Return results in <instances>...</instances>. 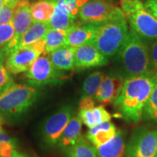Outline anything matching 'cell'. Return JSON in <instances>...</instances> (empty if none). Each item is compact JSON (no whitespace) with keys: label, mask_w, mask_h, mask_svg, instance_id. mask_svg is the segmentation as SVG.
Listing matches in <instances>:
<instances>
[{"label":"cell","mask_w":157,"mask_h":157,"mask_svg":"<svg viewBox=\"0 0 157 157\" xmlns=\"http://www.w3.org/2000/svg\"><path fill=\"white\" fill-rule=\"evenodd\" d=\"M157 83V73L151 70L124 80L119 97L113 103L119 115L129 123H137Z\"/></svg>","instance_id":"cell-1"},{"label":"cell","mask_w":157,"mask_h":157,"mask_svg":"<svg viewBox=\"0 0 157 157\" xmlns=\"http://www.w3.org/2000/svg\"><path fill=\"white\" fill-rule=\"evenodd\" d=\"M113 57L116 71L124 79L153 70L148 44L131 29L123 46Z\"/></svg>","instance_id":"cell-2"},{"label":"cell","mask_w":157,"mask_h":157,"mask_svg":"<svg viewBox=\"0 0 157 157\" xmlns=\"http://www.w3.org/2000/svg\"><path fill=\"white\" fill-rule=\"evenodd\" d=\"M39 90L29 84L14 83L0 90V116L17 118L29 111L38 99Z\"/></svg>","instance_id":"cell-3"},{"label":"cell","mask_w":157,"mask_h":157,"mask_svg":"<svg viewBox=\"0 0 157 157\" xmlns=\"http://www.w3.org/2000/svg\"><path fill=\"white\" fill-rule=\"evenodd\" d=\"M128 33L127 19L123 16L98 25L92 44L107 58L113 57L123 46Z\"/></svg>","instance_id":"cell-4"},{"label":"cell","mask_w":157,"mask_h":157,"mask_svg":"<svg viewBox=\"0 0 157 157\" xmlns=\"http://www.w3.org/2000/svg\"><path fill=\"white\" fill-rule=\"evenodd\" d=\"M121 10L137 35L149 44L157 39V20L145 8L141 0H121Z\"/></svg>","instance_id":"cell-5"},{"label":"cell","mask_w":157,"mask_h":157,"mask_svg":"<svg viewBox=\"0 0 157 157\" xmlns=\"http://www.w3.org/2000/svg\"><path fill=\"white\" fill-rule=\"evenodd\" d=\"M123 16L121 8L114 5L111 0H90L78 13L81 22L98 25Z\"/></svg>","instance_id":"cell-6"},{"label":"cell","mask_w":157,"mask_h":157,"mask_svg":"<svg viewBox=\"0 0 157 157\" xmlns=\"http://www.w3.org/2000/svg\"><path fill=\"white\" fill-rule=\"evenodd\" d=\"M28 84L35 87L45 85H55L63 82L66 78L63 71L55 67L45 55L39 56L25 74Z\"/></svg>","instance_id":"cell-7"},{"label":"cell","mask_w":157,"mask_h":157,"mask_svg":"<svg viewBox=\"0 0 157 157\" xmlns=\"http://www.w3.org/2000/svg\"><path fill=\"white\" fill-rule=\"evenodd\" d=\"M44 38L30 46L15 49L6 58L5 68L15 75L28 71L36 59L44 53Z\"/></svg>","instance_id":"cell-8"},{"label":"cell","mask_w":157,"mask_h":157,"mask_svg":"<svg viewBox=\"0 0 157 157\" xmlns=\"http://www.w3.org/2000/svg\"><path fill=\"white\" fill-rule=\"evenodd\" d=\"M76 115L73 106L63 105L44 121L42 129V140L47 146L58 145V140L66 125Z\"/></svg>","instance_id":"cell-9"},{"label":"cell","mask_w":157,"mask_h":157,"mask_svg":"<svg viewBox=\"0 0 157 157\" xmlns=\"http://www.w3.org/2000/svg\"><path fill=\"white\" fill-rule=\"evenodd\" d=\"M126 152L127 157H156L157 130L138 129L131 137Z\"/></svg>","instance_id":"cell-10"},{"label":"cell","mask_w":157,"mask_h":157,"mask_svg":"<svg viewBox=\"0 0 157 157\" xmlns=\"http://www.w3.org/2000/svg\"><path fill=\"white\" fill-rule=\"evenodd\" d=\"M31 7V5L29 0H19L17 3L14 15L12 20L14 25L15 35L10 42L3 48L6 56L15 50L19 39L32 24Z\"/></svg>","instance_id":"cell-11"},{"label":"cell","mask_w":157,"mask_h":157,"mask_svg":"<svg viewBox=\"0 0 157 157\" xmlns=\"http://www.w3.org/2000/svg\"><path fill=\"white\" fill-rule=\"evenodd\" d=\"M109 63V59L92 43L74 48V69L80 71L88 68L100 67Z\"/></svg>","instance_id":"cell-12"},{"label":"cell","mask_w":157,"mask_h":157,"mask_svg":"<svg viewBox=\"0 0 157 157\" xmlns=\"http://www.w3.org/2000/svg\"><path fill=\"white\" fill-rule=\"evenodd\" d=\"M124 80L117 71L105 74L95 100L104 105L113 103L121 93Z\"/></svg>","instance_id":"cell-13"},{"label":"cell","mask_w":157,"mask_h":157,"mask_svg":"<svg viewBox=\"0 0 157 157\" xmlns=\"http://www.w3.org/2000/svg\"><path fill=\"white\" fill-rule=\"evenodd\" d=\"M98 25L92 23H76L68 29L66 46L76 48L82 45L92 43L97 32Z\"/></svg>","instance_id":"cell-14"},{"label":"cell","mask_w":157,"mask_h":157,"mask_svg":"<svg viewBox=\"0 0 157 157\" xmlns=\"http://www.w3.org/2000/svg\"><path fill=\"white\" fill-rule=\"evenodd\" d=\"M95 148L98 157H124L126 152L124 135L121 130H117L112 139Z\"/></svg>","instance_id":"cell-15"},{"label":"cell","mask_w":157,"mask_h":157,"mask_svg":"<svg viewBox=\"0 0 157 157\" xmlns=\"http://www.w3.org/2000/svg\"><path fill=\"white\" fill-rule=\"evenodd\" d=\"M117 132V127L113 123L105 121L90 128L86 134V138L95 147H97L112 139Z\"/></svg>","instance_id":"cell-16"},{"label":"cell","mask_w":157,"mask_h":157,"mask_svg":"<svg viewBox=\"0 0 157 157\" xmlns=\"http://www.w3.org/2000/svg\"><path fill=\"white\" fill-rule=\"evenodd\" d=\"M82 120L78 114L71 119L58 140V146L62 149L67 150L72 146L81 137Z\"/></svg>","instance_id":"cell-17"},{"label":"cell","mask_w":157,"mask_h":157,"mask_svg":"<svg viewBox=\"0 0 157 157\" xmlns=\"http://www.w3.org/2000/svg\"><path fill=\"white\" fill-rule=\"evenodd\" d=\"M48 55L57 69L63 71L74 69V48L64 46Z\"/></svg>","instance_id":"cell-18"},{"label":"cell","mask_w":157,"mask_h":157,"mask_svg":"<svg viewBox=\"0 0 157 157\" xmlns=\"http://www.w3.org/2000/svg\"><path fill=\"white\" fill-rule=\"evenodd\" d=\"M50 29L48 22H33L30 28L19 39L15 49L34 44V43L44 38Z\"/></svg>","instance_id":"cell-19"},{"label":"cell","mask_w":157,"mask_h":157,"mask_svg":"<svg viewBox=\"0 0 157 157\" xmlns=\"http://www.w3.org/2000/svg\"><path fill=\"white\" fill-rule=\"evenodd\" d=\"M56 7L55 0H39L31 4L33 22H49L55 14Z\"/></svg>","instance_id":"cell-20"},{"label":"cell","mask_w":157,"mask_h":157,"mask_svg":"<svg viewBox=\"0 0 157 157\" xmlns=\"http://www.w3.org/2000/svg\"><path fill=\"white\" fill-rule=\"evenodd\" d=\"M68 30L50 29L44 37L45 51L44 54H49L62 47L66 46Z\"/></svg>","instance_id":"cell-21"},{"label":"cell","mask_w":157,"mask_h":157,"mask_svg":"<svg viewBox=\"0 0 157 157\" xmlns=\"http://www.w3.org/2000/svg\"><path fill=\"white\" fill-rule=\"evenodd\" d=\"M66 151L67 157H98L95 147L82 136Z\"/></svg>","instance_id":"cell-22"},{"label":"cell","mask_w":157,"mask_h":157,"mask_svg":"<svg viewBox=\"0 0 157 157\" xmlns=\"http://www.w3.org/2000/svg\"><path fill=\"white\" fill-rule=\"evenodd\" d=\"M104 76H105V74L99 71L90 74L84 81L82 96L95 98Z\"/></svg>","instance_id":"cell-23"},{"label":"cell","mask_w":157,"mask_h":157,"mask_svg":"<svg viewBox=\"0 0 157 157\" xmlns=\"http://www.w3.org/2000/svg\"><path fill=\"white\" fill-rule=\"evenodd\" d=\"M76 23H78L77 19L71 17L64 12L59 10L56 8V7L54 15L48 22L50 29L62 30H68Z\"/></svg>","instance_id":"cell-24"},{"label":"cell","mask_w":157,"mask_h":157,"mask_svg":"<svg viewBox=\"0 0 157 157\" xmlns=\"http://www.w3.org/2000/svg\"><path fill=\"white\" fill-rule=\"evenodd\" d=\"M56 8L64 12L76 19L78 18L79 10L90 0H55Z\"/></svg>","instance_id":"cell-25"},{"label":"cell","mask_w":157,"mask_h":157,"mask_svg":"<svg viewBox=\"0 0 157 157\" xmlns=\"http://www.w3.org/2000/svg\"><path fill=\"white\" fill-rule=\"evenodd\" d=\"M143 118L145 120L157 121V83L145 105Z\"/></svg>","instance_id":"cell-26"},{"label":"cell","mask_w":157,"mask_h":157,"mask_svg":"<svg viewBox=\"0 0 157 157\" xmlns=\"http://www.w3.org/2000/svg\"><path fill=\"white\" fill-rule=\"evenodd\" d=\"M19 0H8L0 10V25L11 22L14 15L15 10Z\"/></svg>","instance_id":"cell-27"},{"label":"cell","mask_w":157,"mask_h":157,"mask_svg":"<svg viewBox=\"0 0 157 157\" xmlns=\"http://www.w3.org/2000/svg\"><path fill=\"white\" fill-rule=\"evenodd\" d=\"M15 29L13 21L6 24L0 25V48H4L13 39Z\"/></svg>","instance_id":"cell-28"},{"label":"cell","mask_w":157,"mask_h":157,"mask_svg":"<svg viewBox=\"0 0 157 157\" xmlns=\"http://www.w3.org/2000/svg\"><path fill=\"white\" fill-rule=\"evenodd\" d=\"M17 140L0 143V157H13L17 152Z\"/></svg>","instance_id":"cell-29"},{"label":"cell","mask_w":157,"mask_h":157,"mask_svg":"<svg viewBox=\"0 0 157 157\" xmlns=\"http://www.w3.org/2000/svg\"><path fill=\"white\" fill-rule=\"evenodd\" d=\"M78 116L81 119L82 122L84 123L88 128H93L97 125L95 121V117H94L93 109H81L78 110Z\"/></svg>","instance_id":"cell-30"},{"label":"cell","mask_w":157,"mask_h":157,"mask_svg":"<svg viewBox=\"0 0 157 157\" xmlns=\"http://www.w3.org/2000/svg\"><path fill=\"white\" fill-rule=\"evenodd\" d=\"M93 112L95 117L96 124H101L105 121H110L111 119V115L105 109L103 105H100L93 109Z\"/></svg>","instance_id":"cell-31"},{"label":"cell","mask_w":157,"mask_h":157,"mask_svg":"<svg viewBox=\"0 0 157 157\" xmlns=\"http://www.w3.org/2000/svg\"><path fill=\"white\" fill-rule=\"evenodd\" d=\"M14 83L11 74L4 66V65H0V90L8 87Z\"/></svg>","instance_id":"cell-32"},{"label":"cell","mask_w":157,"mask_h":157,"mask_svg":"<svg viewBox=\"0 0 157 157\" xmlns=\"http://www.w3.org/2000/svg\"><path fill=\"white\" fill-rule=\"evenodd\" d=\"M148 48L150 60L153 69L157 73V39L149 43Z\"/></svg>","instance_id":"cell-33"},{"label":"cell","mask_w":157,"mask_h":157,"mask_svg":"<svg viewBox=\"0 0 157 157\" xmlns=\"http://www.w3.org/2000/svg\"><path fill=\"white\" fill-rule=\"evenodd\" d=\"M95 98L87 97V96H82L79 102V107L78 110L81 109H93L95 106Z\"/></svg>","instance_id":"cell-34"},{"label":"cell","mask_w":157,"mask_h":157,"mask_svg":"<svg viewBox=\"0 0 157 157\" xmlns=\"http://www.w3.org/2000/svg\"><path fill=\"white\" fill-rule=\"evenodd\" d=\"M145 8L157 20V0H144Z\"/></svg>","instance_id":"cell-35"},{"label":"cell","mask_w":157,"mask_h":157,"mask_svg":"<svg viewBox=\"0 0 157 157\" xmlns=\"http://www.w3.org/2000/svg\"><path fill=\"white\" fill-rule=\"evenodd\" d=\"M17 140L16 139L13 138L7 135L5 132H4L3 129H0V143L2 142H12V141Z\"/></svg>","instance_id":"cell-36"},{"label":"cell","mask_w":157,"mask_h":157,"mask_svg":"<svg viewBox=\"0 0 157 157\" xmlns=\"http://www.w3.org/2000/svg\"><path fill=\"white\" fill-rule=\"evenodd\" d=\"M6 58H7V56H6L4 49L2 48H0V65H4L5 62Z\"/></svg>","instance_id":"cell-37"},{"label":"cell","mask_w":157,"mask_h":157,"mask_svg":"<svg viewBox=\"0 0 157 157\" xmlns=\"http://www.w3.org/2000/svg\"><path fill=\"white\" fill-rule=\"evenodd\" d=\"M13 157H30V156H27L26 154H23V153H21V152L17 151V152L16 153V154H15V156H13Z\"/></svg>","instance_id":"cell-38"},{"label":"cell","mask_w":157,"mask_h":157,"mask_svg":"<svg viewBox=\"0 0 157 157\" xmlns=\"http://www.w3.org/2000/svg\"><path fill=\"white\" fill-rule=\"evenodd\" d=\"M7 2H8V0H0V10L2 9V7Z\"/></svg>","instance_id":"cell-39"},{"label":"cell","mask_w":157,"mask_h":157,"mask_svg":"<svg viewBox=\"0 0 157 157\" xmlns=\"http://www.w3.org/2000/svg\"><path fill=\"white\" fill-rule=\"evenodd\" d=\"M0 122H2V121H1V117H0Z\"/></svg>","instance_id":"cell-40"},{"label":"cell","mask_w":157,"mask_h":157,"mask_svg":"<svg viewBox=\"0 0 157 157\" xmlns=\"http://www.w3.org/2000/svg\"><path fill=\"white\" fill-rule=\"evenodd\" d=\"M156 157H157V155H156Z\"/></svg>","instance_id":"cell-41"}]
</instances>
